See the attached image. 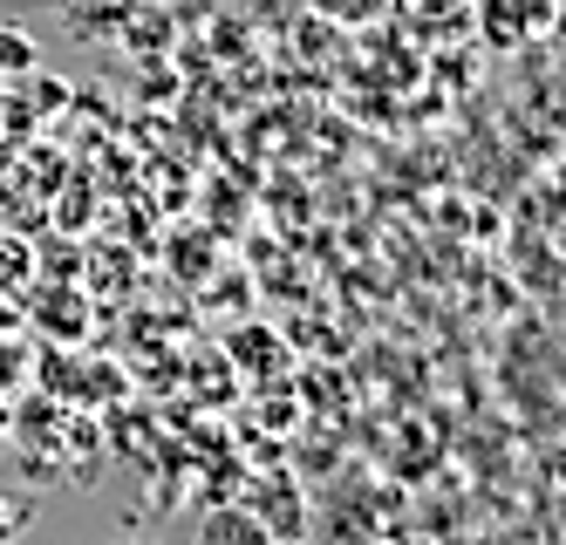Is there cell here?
Returning a JSON list of instances; mask_svg holds the SVG:
<instances>
[{
  "label": "cell",
  "instance_id": "6da1fadb",
  "mask_svg": "<svg viewBox=\"0 0 566 545\" xmlns=\"http://www.w3.org/2000/svg\"><path fill=\"white\" fill-rule=\"evenodd\" d=\"M28 69H34V41L14 21H0V75H28Z\"/></svg>",
  "mask_w": 566,
  "mask_h": 545
},
{
  "label": "cell",
  "instance_id": "3957f363",
  "mask_svg": "<svg viewBox=\"0 0 566 545\" xmlns=\"http://www.w3.org/2000/svg\"><path fill=\"white\" fill-rule=\"evenodd\" d=\"M116 545H137V538H116Z\"/></svg>",
  "mask_w": 566,
  "mask_h": 545
},
{
  "label": "cell",
  "instance_id": "7a4b0ae2",
  "mask_svg": "<svg viewBox=\"0 0 566 545\" xmlns=\"http://www.w3.org/2000/svg\"><path fill=\"white\" fill-rule=\"evenodd\" d=\"M0 532H8V512H0Z\"/></svg>",
  "mask_w": 566,
  "mask_h": 545
}]
</instances>
